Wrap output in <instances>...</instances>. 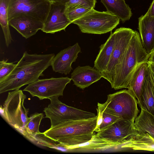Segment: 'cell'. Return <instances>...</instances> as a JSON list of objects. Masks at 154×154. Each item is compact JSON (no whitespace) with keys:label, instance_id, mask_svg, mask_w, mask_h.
<instances>
[{"label":"cell","instance_id":"83f0119b","mask_svg":"<svg viewBox=\"0 0 154 154\" xmlns=\"http://www.w3.org/2000/svg\"><path fill=\"white\" fill-rule=\"evenodd\" d=\"M101 112L102 113V122L97 129L95 131L96 132H98L100 131L104 130L117 121L122 119L118 117L104 112Z\"/></svg>","mask_w":154,"mask_h":154},{"label":"cell","instance_id":"f546056e","mask_svg":"<svg viewBox=\"0 0 154 154\" xmlns=\"http://www.w3.org/2000/svg\"><path fill=\"white\" fill-rule=\"evenodd\" d=\"M149 68L151 80L154 82V65L149 62Z\"/></svg>","mask_w":154,"mask_h":154},{"label":"cell","instance_id":"6da1fadb","mask_svg":"<svg viewBox=\"0 0 154 154\" xmlns=\"http://www.w3.org/2000/svg\"><path fill=\"white\" fill-rule=\"evenodd\" d=\"M55 56L54 53L30 54L25 51L14 69L0 82V93L19 90L38 80Z\"/></svg>","mask_w":154,"mask_h":154},{"label":"cell","instance_id":"44dd1931","mask_svg":"<svg viewBox=\"0 0 154 154\" xmlns=\"http://www.w3.org/2000/svg\"><path fill=\"white\" fill-rule=\"evenodd\" d=\"M140 98V108L154 115V88L149 68L142 86Z\"/></svg>","mask_w":154,"mask_h":154},{"label":"cell","instance_id":"d6a6232c","mask_svg":"<svg viewBox=\"0 0 154 154\" xmlns=\"http://www.w3.org/2000/svg\"><path fill=\"white\" fill-rule=\"evenodd\" d=\"M152 84H153V87H154V82H152Z\"/></svg>","mask_w":154,"mask_h":154},{"label":"cell","instance_id":"8fae6325","mask_svg":"<svg viewBox=\"0 0 154 154\" xmlns=\"http://www.w3.org/2000/svg\"><path fill=\"white\" fill-rule=\"evenodd\" d=\"M134 121L120 119L96 135L99 138L120 145L123 144L132 136L136 134Z\"/></svg>","mask_w":154,"mask_h":154},{"label":"cell","instance_id":"9c48e42d","mask_svg":"<svg viewBox=\"0 0 154 154\" xmlns=\"http://www.w3.org/2000/svg\"><path fill=\"white\" fill-rule=\"evenodd\" d=\"M71 80L68 77L38 79L29 84L23 91L29 92L32 97H37L40 100L49 99L55 96H63L66 85Z\"/></svg>","mask_w":154,"mask_h":154},{"label":"cell","instance_id":"f1b7e54d","mask_svg":"<svg viewBox=\"0 0 154 154\" xmlns=\"http://www.w3.org/2000/svg\"><path fill=\"white\" fill-rule=\"evenodd\" d=\"M8 60L0 61V82L8 75L14 69L16 64L7 62Z\"/></svg>","mask_w":154,"mask_h":154},{"label":"cell","instance_id":"ffe728a7","mask_svg":"<svg viewBox=\"0 0 154 154\" xmlns=\"http://www.w3.org/2000/svg\"><path fill=\"white\" fill-rule=\"evenodd\" d=\"M119 145L102 139L94 134L90 141L79 145L67 148L66 151L72 152H89L104 150Z\"/></svg>","mask_w":154,"mask_h":154},{"label":"cell","instance_id":"277c9868","mask_svg":"<svg viewBox=\"0 0 154 154\" xmlns=\"http://www.w3.org/2000/svg\"><path fill=\"white\" fill-rule=\"evenodd\" d=\"M138 101L128 90H123L107 95L103 103H98L97 111L104 112L121 119L134 121L139 112Z\"/></svg>","mask_w":154,"mask_h":154},{"label":"cell","instance_id":"ac0fdd59","mask_svg":"<svg viewBox=\"0 0 154 154\" xmlns=\"http://www.w3.org/2000/svg\"><path fill=\"white\" fill-rule=\"evenodd\" d=\"M121 147L133 150L154 151V137L147 133L137 132L129 138Z\"/></svg>","mask_w":154,"mask_h":154},{"label":"cell","instance_id":"7a4b0ae2","mask_svg":"<svg viewBox=\"0 0 154 154\" xmlns=\"http://www.w3.org/2000/svg\"><path fill=\"white\" fill-rule=\"evenodd\" d=\"M97 116L78 120H69L60 123L42 133L54 142L58 148L66 149L91 140L94 135Z\"/></svg>","mask_w":154,"mask_h":154},{"label":"cell","instance_id":"5b68a950","mask_svg":"<svg viewBox=\"0 0 154 154\" xmlns=\"http://www.w3.org/2000/svg\"><path fill=\"white\" fill-rule=\"evenodd\" d=\"M26 98L22 90L9 92L1 108L3 119L25 137V127L29 119L28 117L29 109L26 108L24 105Z\"/></svg>","mask_w":154,"mask_h":154},{"label":"cell","instance_id":"4316f807","mask_svg":"<svg viewBox=\"0 0 154 154\" xmlns=\"http://www.w3.org/2000/svg\"><path fill=\"white\" fill-rule=\"evenodd\" d=\"M91 8L87 7L76 8L72 9H65V13L68 20L71 23L81 17L90 10Z\"/></svg>","mask_w":154,"mask_h":154},{"label":"cell","instance_id":"603a6c76","mask_svg":"<svg viewBox=\"0 0 154 154\" xmlns=\"http://www.w3.org/2000/svg\"><path fill=\"white\" fill-rule=\"evenodd\" d=\"M141 109L134 120L135 128L138 132L147 133L154 137V115Z\"/></svg>","mask_w":154,"mask_h":154},{"label":"cell","instance_id":"4fadbf2b","mask_svg":"<svg viewBox=\"0 0 154 154\" xmlns=\"http://www.w3.org/2000/svg\"><path fill=\"white\" fill-rule=\"evenodd\" d=\"M65 9V6L52 3L50 12L44 22L42 30L46 33L51 34L65 30L71 23L66 17Z\"/></svg>","mask_w":154,"mask_h":154},{"label":"cell","instance_id":"5bb4252c","mask_svg":"<svg viewBox=\"0 0 154 154\" xmlns=\"http://www.w3.org/2000/svg\"><path fill=\"white\" fill-rule=\"evenodd\" d=\"M9 25L27 39L35 35L43 28L44 23L32 16L20 14L9 21Z\"/></svg>","mask_w":154,"mask_h":154},{"label":"cell","instance_id":"7c38bea8","mask_svg":"<svg viewBox=\"0 0 154 154\" xmlns=\"http://www.w3.org/2000/svg\"><path fill=\"white\" fill-rule=\"evenodd\" d=\"M81 52L80 47L77 42L60 51L54 56L51 62L53 71L66 75L69 74L72 69V63L75 62Z\"/></svg>","mask_w":154,"mask_h":154},{"label":"cell","instance_id":"8992f818","mask_svg":"<svg viewBox=\"0 0 154 154\" xmlns=\"http://www.w3.org/2000/svg\"><path fill=\"white\" fill-rule=\"evenodd\" d=\"M120 20L107 11H99L92 8L72 23L76 24L82 33L101 34L112 31Z\"/></svg>","mask_w":154,"mask_h":154},{"label":"cell","instance_id":"ba28073f","mask_svg":"<svg viewBox=\"0 0 154 154\" xmlns=\"http://www.w3.org/2000/svg\"><path fill=\"white\" fill-rule=\"evenodd\" d=\"M52 4L50 0H10L8 8V21L17 16L24 14L44 23Z\"/></svg>","mask_w":154,"mask_h":154},{"label":"cell","instance_id":"52a82bcc","mask_svg":"<svg viewBox=\"0 0 154 154\" xmlns=\"http://www.w3.org/2000/svg\"><path fill=\"white\" fill-rule=\"evenodd\" d=\"M58 97L50 98V103L43 110L45 117L50 120L51 127L68 120L90 119L97 116L94 113L68 106L60 101Z\"/></svg>","mask_w":154,"mask_h":154},{"label":"cell","instance_id":"e0dca14e","mask_svg":"<svg viewBox=\"0 0 154 154\" xmlns=\"http://www.w3.org/2000/svg\"><path fill=\"white\" fill-rule=\"evenodd\" d=\"M117 38V30L111 32L105 42L100 47V50L94 62V67L101 73L104 72L113 52Z\"/></svg>","mask_w":154,"mask_h":154},{"label":"cell","instance_id":"4dcf8cb0","mask_svg":"<svg viewBox=\"0 0 154 154\" xmlns=\"http://www.w3.org/2000/svg\"><path fill=\"white\" fill-rule=\"evenodd\" d=\"M146 13L151 16H154V0L152 1Z\"/></svg>","mask_w":154,"mask_h":154},{"label":"cell","instance_id":"2e32d148","mask_svg":"<svg viewBox=\"0 0 154 154\" xmlns=\"http://www.w3.org/2000/svg\"><path fill=\"white\" fill-rule=\"evenodd\" d=\"M138 29L143 48L149 54L154 50V16L146 13L140 17Z\"/></svg>","mask_w":154,"mask_h":154},{"label":"cell","instance_id":"30bf717a","mask_svg":"<svg viewBox=\"0 0 154 154\" xmlns=\"http://www.w3.org/2000/svg\"><path fill=\"white\" fill-rule=\"evenodd\" d=\"M117 29V38L115 48L105 71L102 73L103 78L108 81L111 85L117 69L135 32L129 28L122 27Z\"/></svg>","mask_w":154,"mask_h":154},{"label":"cell","instance_id":"7402d4cb","mask_svg":"<svg viewBox=\"0 0 154 154\" xmlns=\"http://www.w3.org/2000/svg\"><path fill=\"white\" fill-rule=\"evenodd\" d=\"M106 11L117 17L123 22L128 20L132 14L125 0H101Z\"/></svg>","mask_w":154,"mask_h":154},{"label":"cell","instance_id":"d4e9b609","mask_svg":"<svg viewBox=\"0 0 154 154\" xmlns=\"http://www.w3.org/2000/svg\"><path fill=\"white\" fill-rule=\"evenodd\" d=\"M10 1V0H0V23L7 47L12 40L8 20V8Z\"/></svg>","mask_w":154,"mask_h":154},{"label":"cell","instance_id":"d6986e66","mask_svg":"<svg viewBox=\"0 0 154 154\" xmlns=\"http://www.w3.org/2000/svg\"><path fill=\"white\" fill-rule=\"evenodd\" d=\"M148 61L144 62L136 67L129 82L128 90L136 98L141 106L140 95L144 78L149 68Z\"/></svg>","mask_w":154,"mask_h":154},{"label":"cell","instance_id":"1f68e13d","mask_svg":"<svg viewBox=\"0 0 154 154\" xmlns=\"http://www.w3.org/2000/svg\"><path fill=\"white\" fill-rule=\"evenodd\" d=\"M148 62L154 65V50L149 54Z\"/></svg>","mask_w":154,"mask_h":154},{"label":"cell","instance_id":"3957f363","mask_svg":"<svg viewBox=\"0 0 154 154\" xmlns=\"http://www.w3.org/2000/svg\"><path fill=\"white\" fill-rule=\"evenodd\" d=\"M149 56L142 45L139 33L135 31L116 71L112 88L115 90L127 88L136 67L148 61Z\"/></svg>","mask_w":154,"mask_h":154},{"label":"cell","instance_id":"cb8c5ba5","mask_svg":"<svg viewBox=\"0 0 154 154\" xmlns=\"http://www.w3.org/2000/svg\"><path fill=\"white\" fill-rule=\"evenodd\" d=\"M43 116L42 113H35L31 114L25 127V137L36 144L37 136L41 133L39 131V127Z\"/></svg>","mask_w":154,"mask_h":154},{"label":"cell","instance_id":"484cf974","mask_svg":"<svg viewBox=\"0 0 154 154\" xmlns=\"http://www.w3.org/2000/svg\"><path fill=\"white\" fill-rule=\"evenodd\" d=\"M52 3L65 6V8L72 9L78 8L87 7L94 8L96 0H50Z\"/></svg>","mask_w":154,"mask_h":154},{"label":"cell","instance_id":"9a60e30c","mask_svg":"<svg viewBox=\"0 0 154 154\" xmlns=\"http://www.w3.org/2000/svg\"><path fill=\"white\" fill-rule=\"evenodd\" d=\"M102 77V73L97 69L86 66L76 67L71 73V78L74 85L83 90Z\"/></svg>","mask_w":154,"mask_h":154}]
</instances>
